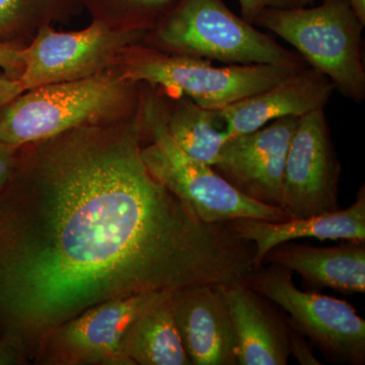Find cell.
<instances>
[{
	"label": "cell",
	"instance_id": "obj_1",
	"mask_svg": "<svg viewBox=\"0 0 365 365\" xmlns=\"http://www.w3.org/2000/svg\"><path fill=\"white\" fill-rule=\"evenodd\" d=\"M137 117L21 146L0 190V335L31 361L50 331L107 300L244 282L254 245L158 181Z\"/></svg>",
	"mask_w": 365,
	"mask_h": 365
},
{
	"label": "cell",
	"instance_id": "obj_2",
	"mask_svg": "<svg viewBox=\"0 0 365 365\" xmlns=\"http://www.w3.org/2000/svg\"><path fill=\"white\" fill-rule=\"evenodd\" d=\"M139 97V83L125 78L119 66L37 86L0 109V143L21 148L78 127L125 119L136 112Z\"/></svg>",
	"mask_w": 365,
	"mask_h": 365
},
{
	"label": "cell",
	"instance_id": "obj_3",
	"mask_svg": "<svg viewBox=\"0 0 365 365\" xmlns=\"http://www.w3.org/2000/svg\"><path fill=\"white\" fill-rule=\"evenodd\" d=\"M137 117L143 131L141 155L146 168L201 222L215 225L255 218L276 222L290 218L283 209L245 195L211 165L188 157L168 133L160 93L140 91Z\"/></svg>",
	"mask_w": 365,
	"mask_h": 365
},
{
	"label": "cell",
	"instance_id": "obj_4",
	"mask_svg": "<svg viewBox=\"0 0 365 365\" xmlns=\"http://www.w3.org/2000/svg\"><path fill=\"white\" fill-rule=\"evenodd\" d=\"M143 43L170 54L227 64L306 67L302 57L232 13L223 0H179Z\"/></svg>",
	"mask_w": 365,
	"mask_h": 365
},
{
	"label": "cell",
	"instance_id": "obj_5",
	"mask_svg": "<svg viewBox=\"0 0 365 365\" xmlns=\"http://www.w3.org/2000/svg\"><path fill=\"white\" fill-rule=\"evenodd\" d=\"M254 25L267 29L294 46L304 61L325 74L346 97L364 102L361 34L364 26L349 0H323L316 7L267 9Z\"/></svg>",
	"mask_w": 365,
	"mask_h": 365
},
{
	"label": "cell",
	"instance_id": "obj_6",
	"mask_svg": "<svg viewBox=\"0 0 365 365\" xmlns=\"http://www.w3.org/2000/svg\"><path fill=\"white\" fill-rule=\"evenodd\" d=\"M127 79L160 88L170 97H185L209 110H222L267 90L300 69L251 64L215 66L209 60L170 54L139 43L120 60Z\"/></svg>",
	"mask_w": 365,
	"mask_h": 365
},
{
	"label": "cell",
	"instance_id": "obj_7",
	"mask_svg": "<svg viewBox=\"0 0 365 365\" xmlns=\"http://www.w3.org/2000/svg\"><path fill=\"white\" fill-rule=\"evenodd\" d=\"M247 283L287 312L289 325L326 357L341 364H365V321L349 302L299 289L292 271L276 264L253 268Z\"/></svg>",
	"mask_w": 365,
	"mask_h": 365
},
{
	"label": "cell",
	"instance_id": "obj_8",
	"mask_svg": "<svg viewBox=\"0 0 365 365\" xmlns=\"http://www.w3.org/2000/svg\"><path fill=\"white\" fill-rule=\"evenodd\" d=\"M146 32L122 30L93 20L86 29L58 32L44 24L23 49L26 91L62 81H78L119 66L131 46L143 43Z\"/></svg>",
	"mask_w": 365,
	"mask_h": 365
},
{
	"label": "cell",
	"instance_id": "obj_9",
	"mask_svg": "<svg viewBox=\"0 0 365 365\" xmlns=\"http://www.w3.org/2000/svg\"><path fill=\"white\" fill-rule=\"evenodd\" d=\"M169 294L130 295L91 307L46 334L31 361L43 365H128L121 350L127 329L144 309Z\"/></svg>",
	"mask_w": 365,
	"mask_h": 365
},
{
	"label": "cell",
	"instance_id": "obj_10",
	"mask_svg": "<svg viewBox=\"0 0 365 365\" xmlns=\"http://www.w3.org/2000/svg\"><path fill=\"white\" fill-rule=\"evenodd\" d=\"M340 176L324 109L300 117L285 162L283 210L290 218L338 210Z\"/></svg>",
	"mask_w": 365,
	"mask_h": 365
},
{
	"label": "cell",
	"instance_id": "obj_11",
	"mask_svg": "<svg viewBox=\"0 0 365 365\" xmlns=\"http://www.w3.org/2000/svg\"><path fill=\"white\" fill-rule=\"evenodd\" d=\"M299 117H283L258 130L228 139L213 169L245 195L283 209V181Z\"/></svg>",
	"mask_w": 365,
	"mask_h": 365
},
{
	"label": "cell",
	"instance_id": "obj_12",
	"mask_svg": "<svg viewBox=\"0 0 365 365\" xmlns=\"http://www.w3.org/2000/svg\"><path fill=\"white\" fill-rule=\"evenodd\" d=\"M170 299L192 365H237L234 326L220 285L182 288Z\"/></svg>",
	"mask_w": 365,
	"mask_h": 365
},
{
	"label": "cell",
	"instance_id": "obj_13",
	"mask_svg": "<svg viewBox=\"0 0 365 365\" xmlns=\"http://www.w3.org/2000/svg\"><path fill=\"white\" fill-rule=\"evenodd\" d=\"M334 90L325 74L304 67L267 90L223 108L220 114L230 139L258 130L278 118H300L324 109Z\"/></svg>",
	"mask_w": 365,
	"mask_h": 365
},
{
	"label": "cell",
	"instance_id": "obj_14",
	"mask_svg": "<svg viewBox=\"0 0 365 365\" xmlns=\"http://www.w3.org/2000/svg\"><path fill=\"white\" fill-rule=\"evenodd\" d=\"M220 288L234 326L237 365H287L290 356L287 319L247 281Z\"/></svg>",
	"mask_w": 365,
	"mask_h": 365
},
{
	"label": "cell",
	"instance_id": "obj_15",
	"mask_svg": "<svg viewBox=\"0 0 365 365\" xmlns=\"http://www.w3.org/2000/svg\"><path fill=\"white\" fill-rule=\"evenodd\" d=\"M228 225L235 235L254 245V268L263 265L265 255L274 247L285 242L307 237L319 241L365 242V187L362 185L356 201L351 206L333 212L304 218H288L284 222H276L237 218Z\"/></svg>",
	"mask_w": 365,
	"mask_h": 365
},
{
	"label": "cell",
	"instance_id": "obj_16",
	"mask_svg": "<svg viewBox=\"0 0 365 365\" xmlns=\"http://www.w3.org/2000/svg\"><path fill=\"white\" fill-rule=\"evenodd\" d=\"M264 264H276L299 274L312 287L332 288L344 294L365 292V242L314 247L282 242L265 255Z\"/></svg>",
	"mask_w": 365,
	"mask_h": 365
},
{
	"label": "cell",
	"instance_id": "obj_17",
	"mask_svg": "<svg viewBox=\"0 0 365 365\" xmlns=\"http://www.w3.org/2000/svg\"><path fill=\"white\" fill-rule=\"evenodd\" d=\"M172 292L151 304L127 329L122 354L128 365H192L182 346Z\"/></svg>",
	"mask_w": 365,
	"mask_h": 365
},
{
	"label": "cell",
	"instance_id": "obj_18",
	"mask_svg": "<svg viewBox=\"0 0 365 365\" xmlns=\"http://www.w3.org/2000/svg\"><path fill=\"white\" fill-rule=\"evenodd\" d=\"M162 96L168 133L188 157L213 165L230 139L220 110H209L185 97Z\"/></svg>",
	"mask_w": 365,
	"mask_h": 365
},
{
	"label": "cell",
	"instance_id": "obj_19",
	"mask_svg": "<svg viewBox=\"0 0 365 365\" xmlns=\"http://www.w3.org/2000/svg\"><path fill=\"white\" fill-rule=\"evenodd\" d=\"M179 0H81L93 20L122 30L148 33Z\"/></svg>",
	"mask_w": 365,
	"mask_h": 365
},
{
	"label": "cell",
	"instance_id": "obj_20",
	"mask_svg": "<svg viewBox=\"0 0 365 365\" xmlns=\"http://www.w3.org/2000/svg\"><path fill=\"white\" fill-rule=\"evenodd\" d=\"M55 20L44 0H0V41L18 42Z\"/></svg>",
	"mask_w": 365,
	"mask_h": 365
},
{
	"label": "cell",
	"instance_id": "obj_21",
	"mask_svg": "<svg viewBox=\"0 0 365 365\" xmlns=\"http://www.w3.org/2000/svg\"><path fill=\"white\" fill-rule=\"evenodd\" d=\"M24 47L21 43L0 41V68L11 78L21 79L25 71Z\"/></svg>",
	"mask_w": 365,
	"mask_h": 365
},
{
	"label": "cell",
	"instance_id": "obj_22",
	"mask_svg": "<svg viewBox=\"0 0 365 365\" xmlns=\"http://www.w3.org/2000/svg\"><path fill=\"white\" fill-rule=\"evenodd\" d=\"M239 4L242 18L252 25L265 9L299 7L297 0H239Z\"/></svg>",
	"mask_w": 365,
	"mask_h": 365
},
{
	"label": "cell",
	"instance_id": "obj_23",
	"mask_svg": "<svg viewBox=\"0 0 365 365\" xmlns=\"http://www.w3.org/2000/svg\"><path fill=\"white\" fill-rule=\"evenodd\" d=\"M289 327L290 356H294L295 360L302 365H321L322 362L314 355L313 348L307 342L304 336L295 330L294 327L290 325Z\"/></svg>",
	"mask_w": 365,
	"mask_h": 365
},
{
	"label": "cell",
	"instance_id": "obj_24",
	"mask_svg": "<svg viewBox=\"0 0 365 365\" xmlns=\"http://www.w3.org/2000/svg\"><path fill=\"white\" fill-rule=\"evenodd\" d=\"M29 364L28 355L20 340L11 336L0 335V365Z\"/></svg>",
	"mask_w": 365,
	"mask_h": 365
},
{
	"label": "cell",
	"instance_id": "obj_25",
	"mask_svg": "<svg viewBox=\"0 0 365 365\" xmlns=\"http://www.w3.org/2000/svg\"><path fill=\"white\" fill-rule=\"evenodd\" d=\"M19 150L20 148L0 143V190L13 176L18 163Z\"/></svg>",
	"mask_w": 365,
	"mask_h": 365
},
{
	"label": "cell",
	"instance_id": "obj_26",
	"mask_svg": "<svg viewBox=\"0 0 365 365\" xmlns=\"http://www.w3.org/2000/svg\"><path fill=\"white\" fill-rule=\"evenodd\" d=\"M25 91L21 79L11 78L4 72L0 73V109Z\"/></svg>",
	"mask_w": 365,
	"mask_h": 365
},
{
	"label": "cell",
	"instance_id": "obj_27",
	"mask_svg": "<svg viewBox=\"0 0 365 365\" xmlns=\"http://www.w3.org/2000/svg\"><path fill=\"white\" fill-rule=\"evenodd\" d=\"M44 1L51 9L55 20H59L62 16H66L71 11H73L81 0H44Z\"/></svg>",
	"mask_w": 365,
	"mask_h": 365
},
{
	"label": "cell",
	"instance_id": "obj_28",
	"mask_svg": "<svg viewBox=\"0 0 365 365\" xmlns=\"http://www.w3.org/2000/svg\"><path fill=\"white\" fill-rule=\"evenodd\" d=\"M349 4L360 23L365 26V0H349Z\"/></svg>",
	"mask_w": 365,
	"mask_h": 365
},
{
	"label": "cell",
	"instance_id": "obj_29",
	"mask_svg": "<svg viewBox=\"0 0 365 365\" xmlns=\"http://www.w3.org/2000/svg\"><path fill=\"white\" fill-rule=\"evenodd\" d=\"M297 2L299 6H307L309 4H313L314 0H297Z\"/></svg>",
	"mask_w": 365,
	"mask_h": 365
}]
</instances>
